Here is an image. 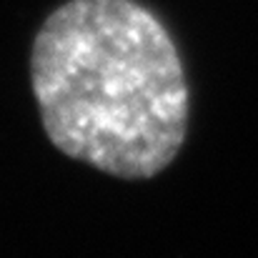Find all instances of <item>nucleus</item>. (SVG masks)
I'll return each mask as SVG.
<instances>
[{"instance_id":"f257e3e1","label":"nucleus","mask_w":258,"mask_h":258,"mask_svg":"<svg viewBox=\"0 0 258 258\" xmlns=\"http://www.w3.org/2000/svg\"><path fill=\"white\" fill-rule=\"evenodd\" d=\"M30 83L50 143L108 175L153 178L185 141L178 48L136 0H71L53 10L33 40Z\"/></svg>"}]
</instances>
